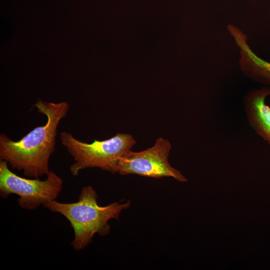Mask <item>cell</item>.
Listing matches in <instances>:
<instances>
[{
    "instance_id": "obj_1",
    "label": "cell",
    "mask_w": 270,
    "mask_h": 270,
    "mask_svg": "<svg viewBox=\"0 0 270 270\" xmlns=\"http://www.w3.org/2000/svg\"><path fill=\"white\" fill-rule=\"evenodd\" d=\"M34 106L46 117V122L38 126L18 141L6 134L0 135V160L13 169L22 171L24 176L39 178L46 175L49 160L55 150L57 128L68 112L69 104L38 100Z\"/></svg>"
},
{
    "instance_id": "obj_2",
    "label": "cell",
    "mask_w": 270,
    "mask_h": 270,
    "mask_svg": "<svg viewBox=\"0 0 270 270\" xmlns=\"http://www.w3.org/2000/svg\"><path fill=\"white\" fill-rule=\"evenodd\" d=\"M130 202H114L106 206L98 203V194L92 186L82 188L78 200L72 203L50 201L44 207L64 216L74 232L72 246L75 250L84 249L92 242L94 235L108 234L110 230L108 221L118 219L121 212L128 208Z\"/></svg>"
},
{
    "instance_id": "obj_3",
    "label": "cell",
    "mask_w": 270,
    "mask_h": 270,
    "mask_svg": "<svg viewBox=\"0 0 270 270\" xmlns=\"http://www.w3.org/2000/svg\"><path fill=\"white\" fill-rule=\"evenodd\" d=\"M60 140L74 160L70 166L74 176L87 168H98L112 174L117 172L119 158L136 143L131 134L121 133L106 140H95L88 144L76 139L70 132H62Z\"/></svg>"
},
{
    "instance_id": "obj_4",
    "label": "cell",
    "mask_w": 270,
    "mask_h": 270,
    "mask_svg": "<svg viewBox=\"0 0 270 270\" xmlns=\"http://www.w3.org/2000/svg\"><path fill=\"white\" fill-rule=\"evenodd\" d=\"M46 176L44 180L21 177L10 170L6 162L0 160V196L6 198L10 194H16L21 208L36 209L56 200L62 188L63 180L54 172L50 170Z\"/></svg>"
},
{
    "instance_id": "obj_5",
    "label": "cell",
    "mask_w": 270,
    "mask_h": 270,
    "mask_svg": "<svg viewBox=\"0 0 270 270\" xmlns=\"http://www.w3.org/2000/svg\"><path fill=\"white\" fill-rule=\"evenodd\" d=\"M171 148L168 140L159 138L154 146L146 150L138 152L130 150L119 158L118 172L122 175L136 174L156 178L172 177L180 182H186V178L168 162Z\"/></svg>"
},
{
    "instance_id": "obj_6",
    "label": "cell",
    "mask_w": 270,
    "mask_h": 270,
    "mask_svg": "<svg viewBox=\"0 0 270 270\" xmlns=\"http://www.w3.org/2000/svg\"><path fill=\"white\" fill-rule=\"evenodd\" d=\"M227 28L239 49L238 64L242 74L254 81L270 86V62L258 56L250 46L247 36L232 24Z\"/></svg>"
},
{
    "instance_id": "obj_7",
    "label": "cell",
    "mask_w": 270,
    "mask_h": 270,
    "mask_svg": "<svg viewBox=\"0 0 270 270\" xmlns=\"http://www.w3.org/2000/svg\"><path fill=\"white\" fill-rule=\"evenodd\" d=\"M269 96V86L252 90L245 96L244 106L250 124L270 146V107L266 103Z\"/></svg>"
},
{
    "instance_id": "obj_8",
    "label": "cell",
    "mask_w": 270,
    "mask_h": 270,
    "mask_svg": "<svg viewBox=\"0 0 270 270\" xmlns=\"http://www.w3.org/2000/svg\"></svg>"
}]
</instances>
